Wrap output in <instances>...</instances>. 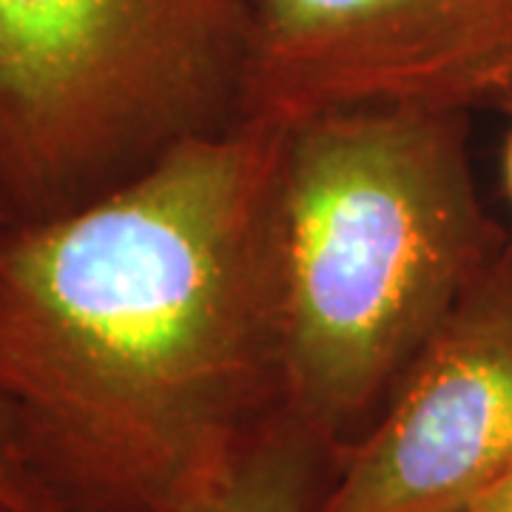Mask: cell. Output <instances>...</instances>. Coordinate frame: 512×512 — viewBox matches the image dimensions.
Segmentation results:
<instances>
[{
  "label": "cell",
  "mask_w": 512,
  "mask_h": 512,
  "mask_svg": "<svg viewBox=\"0 0 512 512\" xmlns=\"http://www.w3.org/2000/svg\"><path fill=\"white\" fill-rule=\"evenodd\" d=\"M285 402L350 447L510 234L478 200L470 114L348 109L285 131Z\"/></svg>",
  "instance_id": "7a4b0ae2"
},
{
  "label": "cell",
  "mask_w": 512,
  "mask_h": 512,
  "mask_svg": "<svg viewBox=\"0 0 512 512\" xmlns=\"http://www.w3.org/2000/svg\"><path fill=\"white\" fill-rule=\"evenodd\" d=\"M504 174H507V191H510V200H512V134H510V143H507V157H504Z\"/></svg>",
  "instance_id": "9c48e42d"
},
{
  "label": "cell",
  "mask_w": 512,
  "mask_h": 512,
  "mask_svg": "<svg viewBox=\"0 0 512 512\" xmlns=\"http://www.w3.org/2000/svg\"><path fill=\"white\" fill-rule=\"evenodd\" d=\"M0 512H9V510H3V507H0Z\"/></svg>",
  "instance_id": "30bf717a"
},
{
  "label": "cell",
  "mask_w": 512,
  "mask_h": 512,
  "mask_svg": "<svg viewBox=\"0 0 512 512\" xmlns=\"http://www.w3.org/2000/svg\"><path fill=\"white\" fill-rule=\"evenodd\" d=\"M512 478V237L461 293L316 512H470Z\"/></svg>",
  "instance_id": "5b68a950"
},
{
  "label": "cell",
  "mask_w": 512,
  "mask_h": 512,
  "mask_svg": "<svg viewBox=\"0 0 512 512\" xmlns=\"http://www.w3.org/2000/svg\"><path fill=\"white\" fill-rule=\"evenodd\" d=\"M0 507L9 512H60L26 470L0 413Z\"/></svg>",
  "instance_id": "52a82bcc"
},
{
  "label": "cell",
  "mask_w": 512,
  "mask_h": 512,
  "mask_svg": "<svg viewBox=\"0 0 512 512\" xmlns=\"http://www.w3.org/2000/svg\"><path fill=\"white\" fill-rule=\"evenodd\" d=\"M470 512H512V478L484 495Z\"/></svg>",
  "instance_id": "ba28073f"
},
{
  "label": "cell",
  "mask_w": 512,
  "mask_h": 512,
  "mask_svg": "<svg viewBox=\"0 0 512 512\" xmlns=\"http://www.w3.org/2000/svg\"><path fill=\"white\" fill-rule=\"evenodd\" d=\"M345 447L285 402L239 453L231 473L180 512H316Z\"/></svg>",
  "instance_id": "8992f818"
},
{
  "label": "cell",
  "mask_w": 512,
  "mask_h": 512,
  "mask_svg": "<svg viewBox=\"0 0 512 512\" xmlns=\"http://www.w3.org/2000/svg\"><path fill=\"white\" fill-rule=\"evenodd\" d=\"M251 0H0V222L52 220L242 123Z\"/></svg>",
  "instance_id": "3957f363"
},
{
  "label": "cell",
  "mask_w": 512,
  "mask_h": 512,
  "mask_svg": "<svg viewBox=\"0 0 512 512\" xmlns=\"http://www.w3.org/2000/svg\"><path fill=\"white\" fill-rule=\"evenodd\" d=\"M239 123L0 222V413L60 512H180L285 404L279 165Z\"/></svg>",
  "instance_id": "6da1fadb"
},
{
  "label": "cell",
  "mask_w": 512,
  "mask_h": 512,
  "mask_svg": "<svg viewBox=\"0 0 512 512\" xmlns=\"http://www.w3.org/2000/svg\"><path fill=\"white\" fill-rule=\"evenodd\" d=\"M348 109L512 114V0H251L242 123Z\"/></svg>",
  "instance_id": "277c9868"
}]
</instances>
